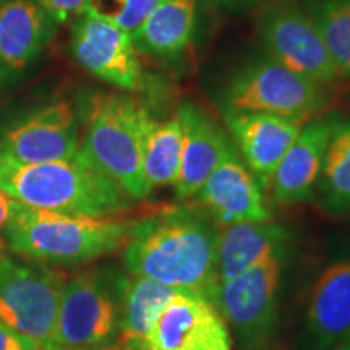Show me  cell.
<instances>
[{
    "mask_svg": "<svg viewBox=\"0 0 350 350\" xmlns=\"http://www.w3.org/2000/svg\"><path fill=\"white\" fill-rule=\"evenodd\" d=\"M216 253L217 224L204 211L177 208L135 219L122 262L130 274L209 297Z\"/></svg>",
    "mask_w": 350,
    "mask_h": 350,
    "instance_id": "6da1fadb",
    "label": "cell"
},
{
    "mask_svg": "<svg viewBox=\"0 0 350 350\" xmlns=\"http://www.w3.org/2000/svg\"><path fill=\"white\" fill-rule=\"evenodd\" d=\"M0 188L25 206L75 216H122L137 203L81 148L70 159L41 164L0 157Z\"/></svg>",
    "mask_w": 350,
    "mask_h": 350,
    "instance_id": "7a4b0ae2",
    "label": "cell"
},
{
    "mask_svg": "<svg viewBox=\"0 0 350 350\" xmlns=\"http://www.w3.org/2000/svg\"><path fill=\"white\" fill-rule=\"evenodd\" d=\"M135 219L75 216L20 203L3 229L7 247L18 256L52 266H80L122 252Z\"/></svg>",
    "mask_w": 350,
    "mask_h": 350,
    "instance_id": "3957f363",
    "label": "cell"
},
{
    "mask_svg": "<svg viewBox=\"0 0 350 350\" xmlns=\"http://www.w3.org/2000/svg\"><path fill=\"white\" fill-rule=\"evenodd\" d=\"M146 106L117 93H94L83 109L80 148L98 167L135 201L152 193L143 174L142 138Z\"/></svg>",
    "mask_w": 350,
    "mask_h": 350,
    "instance_id": "277c9868",
    "label": "cell"
},
{
    "mask_svg": "<svg viewBox=\"0 0 350 350\" xmlns=\"http://www.w3.org/2000/svg\"><path fill=\"white\" fill-rule=\"evenodd\" d=\"M329 88L292 72L271 55H256L230 73L219 109L314 119L331 106Z\"/></svg>",
    "mask_w": 350,
    "mask_h": 350,
    "instance_id": "5b68a950",
    "label": "cell"
},
{
    "mask_svg": "<svg viewBox=\"0 0 350 350\" xmlns=\"http://www.w3.org/2000/svg\"><path fill=\"white\" fill-rule=\"evenodd\" d=\"M286 260H273L216 282L208 299L229 327L234 349L279 350Z\"/></svg>",
    "mask_w": 350,
    "mask_h": 350,
    "instance_id": "8992f818",
    "label": "cell"
},
{
    "mask_svg": "<svg viewBox=\"0 0 350 350\" xmlns=\"http://www.w3.org/2000/svg\"><path fill=\"white\" fill-rule=\"evenodd\" d=\"M120 275L122 271L93 268L65 281L57 314V350H116Z\"/></svg>",
    "mask_w": 350,
    "mask_h": 350,
    "instance_id": "52a82bcc",
    "label": "cell"
},
{
    "mask_svg": "<svg viewBox=\"0 0 350 350\" xmlns=\"http://www.w3.org/2000/svg\"><path fill=\"white\" fill-rule=\"evenodd\" d=\"M65 281L42 262L26 265L8 256L0 265V323L41 350H57V314Z\"/></svg>",
    "mask_w": 350,
    "mask_h": 350,
    "instance_id": "ba28073f",
    "label": "cell"
},
{
    "mask_svg": "<svg viewBox=\"0 0 350 350\" xmlns=\"http://www.w3.org/2000/svg\"><path fill=\"white\" fill-rule=\"evenodd\" d=\"M256 33L266 54L292 72L326 88L342 80L304 2H269L258 15Z\"/></svg>",
    "mask_w": 350,
    "mask_h": 350,
    "instance_id": "9c48e42d",
    "label": "cell"
},
{
    "mask_svg": "<svg viewBox=\"0 0 350 350\" xmlns=\"http://www.w3.org/2000/svg\"><path fill=\"white\" fill-rule=\"evenodd\" d=\"M80 129L75 106L54 100L0 126V157L18 164L70 159L80 150Z\"/></svg>",
    "mask_w": 350,
    "mask_h": 350,
    "instance_id": "30bf717a",
    "label": "cell"
},
{
    "mask_svg": "<svg viewBox=\"0 0 350 350\" xmlns=\"http://www.w3.org/2000/svg\"><path fill=\"white\" fill-rule=\"evenodd\" d=\"M266 193L229 138L216 165L193 198L214 224L271 221Z\"/></svg>",
    "mask_w": 350,
    "mask_h": 350,
    "instance_id": "8fae6325",
    "label": "cell"
},
{
    "mask_svg": "<svg viewBox=\"0 0 350 350\" xmlns=\"http://www.w3.org/2000/svg\"><path fill=\"white\" fill-rule=\"evenodd\" d=\"M144 350H235L230 331L206 295L178 291L157 317Z\"/></svg>",
    "mask_w": 350,
    "mask_h": 350,
    "instance_id": "7c38bea8",
    "label": "cell"
},
{
    "mask_svg": "<svg viewBox=\"0 0 350 350\" xmlns=\"http://www.w3.org/2000/svg\"><path fill=\"white\" fill-rule=\"evenodd\" d=\"M70 51L88 73L124 91L143 86V68L130 34L94 16H78L72 28Z\"/></svg>",
    "mask_w": 350,
    "mask_h": 350,
    "instance_id": "4fadbf2b",
    "label": "cell"
},
{
    "mask_svg": "<svg viewBox=\"0 0 350 350\" xmlns=\"http://www.w3.org/2000/svg\"><path fill=\"white\" fill-rule=\"evenodd\" d=\"M221 116L243 163L268 193L275 169L308 120L262 112L221 111Z\"/></svg>",
    "mask_w": 350,
    "mask_h": 350,
    "instance_id": "5bb4252c",
    "label": "cell"
},
{
    "mask_svg": "<svg viewBox=\"0 0 350 350\" xmlns=\"http://www.w3.org/2000/svg\"><path fill=\"white\" fill-rule=\"evenodd\" d=\"M350 334V253L331 261L314 279L297 350H327Z\"/></svg>",
    "mask_w": 350,
    "mask_h": 350,
    "instance_id": "9a60e30c",
    "label": "cell"
},
{
    "mask_svg": "<svg viewBox=\"0 0 350 350\" xmlns=\"http://www.w3.org/2000/svg\"><path fill=\"white\" fill-rule=\"evenodd\" d=\"M38 0H0V90L28 72L57 31Z\"/></svg>",
    "mask_w": 350,
    "mask_h": 350,
    "instance_id": "2e32d148",
    "label": "cell"
},
{
    "mask_svg": "<svg viewBox=\"0 0 350 350\" xmlns=\"http://www.w3.org/2000/svg\"><path fill=\"white\" fill-rule=\"evenodd\" d=\"M334 122L336 117H314L301 126L271 180L268 193L278 206H292L312 198Z\"/></svg>",
    "mask_w": 350,
    "mask_h": 350,
    "instance_id": "e0dca14e",
    "label": "cell"
},
{
    "mask_svg": "<svg viewBox=\"0 0 350 350\" xmlns=\"http://www.w3.org/2000/svg\"><path fill=\"white\" fill-rule=\"evenodd\" d=\"M291 232L271 221L217 226L216 279L227 281L273 260H288Z\"/></svg>",
    "mask_w": 350,
    "mask_h": 350,
    "instance_id": "ac0fdd59",
    "label": "cell"
},
{
    "mask_svg": "<svg viewBox=\"0 0 350 350\" xmlns=\"http://www.w3.org/2000/svg\"><path fill=\"white\" fill-rule=\"evenodd\" d=\"M177 116L182 125V146L174 190L178 200H190L211 174L229 135L191 100L178 104Z\"/></svg>",
    "mask_w": 350,
    "mask_h": 350,
    "instance_id": "d6986e66",
    "label": "cell"
},
{
    "mask_svg": "<svg viewBox=\"0 0 350 350\" xmlns=\"http://www.w3.org/2000/svg\"><path fill=\"white\" fill-rule=\"evenodd\" d=\"M196 15V0H164L130 34L135 49L165 62L180 59L193 42Z\"/></svg>",
    "mask_w": 350,
    "mask_h": 350,
    "instance_id": "ffe728a7",
    "label": "cell"
},
{
    "mask_svg": "<svg viewBox=\"0 0 350 350\" xmlns=\"http://www.w3.org/2000/svg\"><path fill=\"white\" fill-rule=\"evenodd\" d=\"M180 288L122 271L120 332L116 350H144L157 317Z\"/></svg>",
    "mask_w": 350,
    "mask_h": 350,
    "instance_id": "44dd1931",
    "label": "cell"
},
{
    "mask_svg": "<svg viewBox=\"0 0 350 350\" xmlns=\"http://www.w3.org/2000/svg\"><path fill=\"white\" fill-rule=\"evenodd\" d=\"M182 125L177 112L167 119L148 116L142 138L143 174L151 190L174 187L178 177Z\"/></svg>",
    "mask_w": 350,
    "mask_h": 350,
    "instance_id": "7402d4cb",
    "label": "cell"
},
{
    "mask_svg": "<svg viewBox=\"0 0 350 350\" xmlns=\"http://www.w3.org/2000/svg\"><path fill=\"white\" fill-rule=\"evenodd\" d=\"M317 188L327 214H350V119L334 122Z\"/></svg>",
    "mask_w": 350,
    "mask_h": 350,
    "instance_id": "603a6c76",
    "label": "cell"
},
{
    "mask_svg": "<svg viewBox=\"0 0 350 350\" xmlns=\"http://www.w3.org/2000/svg\"><path fill=\"white\" fill-rule=\"evenodd\" d=\"M332 62L350 78V0H305Z\"/></svg>",
    "mask_w": 350,
    "mask_h": 350,
    "instance_id": "cb8c5ba5",
    "label": "cell"
},
{
    "mask_svg": "<svg viewBox=\"0 0 350 350\" xmlns=\"http://www.w3.org/2000/svg\"><path fill=\"white\" fill-rule=\"evenodd\" d=\"M164 0H88L85 13L133 34Z\"/></svg>",
    "mask_w": 350,
    "mask_h": 350,
    "instance_id": "d4e9b609",
    "label": "cell"
},
{
    "mask_svg": "<svg viewBox=\"0 0 350 350\" xmlns=\"http://www.w3.org/2000/svg\"><path fill=\"white\" fill-rule=\"evenodd\" d=\"M38 3L57 23H64L73 16L83 15L88 0H38Z\"/></svg>",
    "mask_w": 350,
    "mask_h": 350,
    "instance_id": "484cf974",
    "label": "cell"
},
{
    "mask_svg": "<svg viewBox=\"0 0 350 350\" xmlns=\"http://www.w3.org/2000/svg\"><path fill=\"white\" fill-rule=\"evenodd\" d=\"M0 350H41L29 339L0 323Z\"/></svg>",
    "mask_w": 350,
    "mask_h": 350,
    "instance_id": "4316f807",
    "label": "cell"
},
{
    "mask_svg": "<svg viewBox=\"0 0 350 350\" xmlns=\"http://www.w3.org/2000/svg\"><path fill=\"white\" fill-rule=\"evenodd\" d=\"M18 201L13 200L10 195L0 188V230H3L10 224L12 219L15 217L16 211H18Z\"/></svg>",
    "mask_w": 350,
    "mask_h": 350,
    "instance_id": "83f0119b",
    "label": "cell"
},
{
    "mask_svg": "<svg viewBox=\"0 0 350 350\" xmlns=\"http://www.w3.org/2000/svg\"><path fill=\"white\" fill-rule=\"evenodd\" d=\"M213 2L222 7H234V5H243V3L256 2V0H213Z\"/></svg>",
    "mask_w": 350,
    "mask_h": 350,
    "instance_id": "f1b7e54d",
    "label": "cell"
},
{
    "mask_svg": "<svg viewBox=\"0 0 350 350\" xmlns=\"http://www.w3.org/2000/svg\"><path fill=\"white\" fill-rule=\"evenodd\" d=\"M327 350H350V334L345 336L342 340H339L338 344H334L331 349H327Z\"/></svg>",
    "mask_w": 350,
    "mask_h": 350,
    "instance_id": "f546056e",
    "label": "cell"
},
{
    "mask_svg": "<svg viewBox=\"0 0 350 350\" xmlns=\"http://www.w3.org/2000/svg\"><path fill=\"white\" fill-rule=\"evenodd\" d=\"M8 258V253H7V243L5 240L0 237V265H2L3 261H5Z\"/></svg>",
    "mask_w": 350,
    "mask_h": 350,
    "instance_id": "4dcf8cb0",
    "label": "cell"
}]
</instances>
